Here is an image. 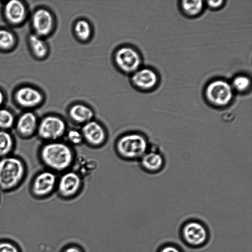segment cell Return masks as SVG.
I'll return each mask as SVG.
<instances>
[{"mask_svg":"<svg viewBox=\"0 0 252 252\" xmlns=\"http://www.w3.org/2000/svg\"><path fill=\"white\" fill-rule=\"evenodd\" d=\"M37 155L45 169L55 173L65 171L73 164L75 160L70 146L60 140L43 142L38 150Z\"/></svg>","mask_w":252,"mask_h":252,"instance_id":"cell-1","label":"cell"},{"mask_svg":"<svg viewBox=\"0 0 252 252\" xmlns=\"http://www.w3.org/2000/svg\"><path fill=\"white\" fill-rule=\"evenodd\" d=\"M28 174L26 161L12 154L0 158V191L9 193L18 189Z\"/></svg>","mask_w":252,"mask_h":252,"instance_id":"cell-2","label":"cell"},{"mask_svg":"<svg viewBox=\"0 0 252 252\" xmlns=\"http://www.w3.org/2000/svg\"><path fill=\"white\" fill-rule=\"evenodd\" d=\"M150 147L148 139L143 134L131 132L124 134L118 138L116 150L122 158L140 159Z\"/></svg>","mask_w":252,"mask_h":252,"instance_id":"cell-3","label":"cell"},{"mask_svg":"<svg viewBox=\"0 0 252 252\" xmlns=\"http://www.w3.org/2000/svg\"><path fill=\"white\" fill-rule=\"evenodd\" d=\"M66 131L67 125L63 118L49 114L39 119L36 136L43 142L59 141Z\"/></svg>","mask_w":252,"mask_h":252,"instance_id":"cell-4","label":"cell"},{"mask_svg":"<svg viewBox=\"0 0 252 252\" xmlns=\"http://www.w3.org/2000/svg\"><path fill=\"white\" fill-rule=\"evenodd\" d=\"M233 89L230 84L222 79L210 82L205 88V96L212 106L221 108L228 106L233 98Z\"/></svg>","mask_w":252,"mask_h":252,"instance_id":"cell-5","label":"cell"},{"mask_svg":"<svg viewBox=\"0 0 252 252\" xmlns=\"http://www.w3.org/2000/svg\"><path fill=\"white\" fill-rule=\"evenodd\" d=\"M58 179L56 173L52 171L47 169L39 171L30 181V194L37 199L48 197L56 189Z\"/></svg>","mask_w":252,"mask_h":252,"instance_id":"cell-6","label":"cell"},{"mask_svg":"<svg viewBox=\"0 0 252 252\" xmlns=\"http://www.w3.org/2000/svg\"><path fill=\"white\" fill-rule=\"evenodd\" d=\"M181 237L184 243L191 248H200L208 242L209 232L202 222L196 220L186 221L181 228Z\"/></svg>","mask_w":252,"mask_h":252,"instance_id":"cell-7","label":"cell"},{"mask_svg":"<svg viewBox=\"0 0 252 252\" xmlns=\"http://www.w3.org/2000/svg\"><path fill=\"white\" fill-rule=\"evenodd\" d=\"M13 99L15 105L23 111H33L42 104L44 96L37 88L25 85L16 89Z\"/></svg>","mask_w":252,"mask_h":252,"instance_id":"cell-8","label":"cell"},{"mask_svg":"<svg viewBox=\"0 0 252 252\" xmlns=\"http://www.w3.org/2000/svg\"><path fill=\"white\" fill-rule=\"evenodd\" d=\"M114 61L122 71L132 74L140 68L142 59L139 52L135 49L123 46L115 52Z\"/></svg>","mask_w":252,"mask_h":252,"instance_id":"cell-9","label":"cell"},{"mask_svg":"<svg viewBox=\"0 0 252 252\" xmlns=\"http://www.w3.org/2000/svg\"><path fill=\"white\" fill-rule=\"evenodd\" d=\"M39 120L33 111H23L16 116L13 129L20 138L30 139L36 134Z\"/></svg>","mask_w":252,"mask_h":252,"instance_id":"cell-10","label":"cell"},{"mask_svg":"<svg viewBox=\"0 0 252 252\" xmlns=\"http://www.w3.org/2000/svg\"><path fill=\"white\" fill-rule=\"evenodd\" d=\"M32 33L44 38L49 35L54 27V18L48 9L40 7L36 9L31 17Z\"/></svg>","mask_w":252,"mask_h":252,"instance_id":"cell-11","label":"cell"},{"mask_svg":"<svg viewBox=\"0 0 252 252\" xmlns=\"http://www.w3.org/2000/svg\"><path fill=\"white\" fill-rule=\"evenodd\" d=\"M82 177L73 170L63 173L58 179L56 189L63 198L76 196L82 187Z\"/></svg>","mask_w":252,"mask_h":252,"instance_id":"cell-12","label":"cell"},{"mask_svg":"<svg viewBox=\"0 0 252 252\" xmlns=\"http://www.w3.org/2000/svg\"><path fill=\"white\" fill-rule=\"evenodd\" d=\"M2 13L8 24L13 26H18L26 20L28 10L26 4L23 1L11 0L3 5Z\"/></svg>","mask_w":252,"mask_h":252,"instance_id":"cell-13","label":"cell"},{"mask_svg":"<svg viewBox=\"0 0 252 252\" xmlns=\"http://www.w3.org/2000/svg\"><path fill=\"white\" fill-rule=\"evenodd\" d=\"M81 131L84 141L91 146L98 147L106 141L107 133L104 127L94 119L83 125Z\"/></svg>","mask_w":252,"mask_h":252,"instance_id":"cell-14","label":"cell"},{"mask_svg":"<svg viewBox=\"0 0 252 252\" xmlns=\"http://www.w3.org/2000/svg\"><path fill=\"white\" fill-rule=\"evenodd\" d=\"M131 81L133 85L138 89L143 91H149L157 85L158 76L152 69L140 68L132 74Z\"/></svg>","mask_w":252,"mask_h":252,"instance_id":"cell-15","label":"cell"},{"mask_svg":"<svg viewBox=\"0 0 252 252\" xmlns=\"http://www.w3.org/2000/svg\"><path fill=\"white\" fill-rule=\"evenodd\" d=\"M140 165L146 172L157 173L163 168L165 159L158 149L150 146L148 151L139 159Z\"/></svg>","mask_w":252,"mask_h":252,"instance_id":"cell-16","label":"cell"},{"mask_svg":"<svg viewBox=\"0 0 252 252\" xmlns=\"http://www.w3.org/2000/svg\"><path fill=\"white\" fill-rule=\"evenodd\" d=\"M68 116L74 123L84 125L93 120L94 112L89 106L76 103L69 108Z\"/></svg>","mask_w":252,"mask_h":252,"instance_id":"cell-17","label":"cell"},{"mask_svg":"<svg viewBox=\"0 0 252 252\" xmlns=\"http://www.w3.org/2000/svg\"><path fill=\"white\" fill-rule=\"evenodd\" d=\"M28 44L32 55L35 59L42 60L48 55L49 47L43 38L32 33L28 37Z\"/></svg>","mask_w":252,"mask_h":252,"instance_id":"cell-18","label":"cell"},{"mask_svg":"<svg viewBox=\"0 0 252 252\" xmlns=\"http://www.w3.org/2000/svg\"><path fill=\"white\" fill-rule=\"evenodd\" d=\"M16 140L11 131L0 130V158L13 154Z\"/></svg>","mask_w":252,"mask_h":252,"instance_id":"cell-19","label":"cell"},{"mask_svg":"<svg viewBox=\"0 0 252 252\" xmlns=\"http://www.w3.org/2000/svg\"><path fill=\"white\" fill-rule=\"evenodd\" d=\"M17 39L15 34L10 30L0 28V51L8 52L16 46Z\"/></svg>","mask_w":252,"mask_h":252,"instance_id":"cell-20","label":"cell"},{"mask_svg":"<svg viewBox=\"0 0 252 252\" xmlns=\"http://www.w3.org/2000/svg\"><path fill=\"white\" fill-rule=\"evenodd\" d=\"M16 119L14 112L10 109L0 108V130L11 131L13 129Z\"/></svg>","mask_w":252,"mask_h":252,"instance_id":"cell-21","label":"cell"},{"mask_svg":"<svg viewBox=\"0 0 252 252\" xmlns=\"http://www.w3.org/2000/svg\"><path fill=\"white\" fill-rule=\"evenodd\" d=\"M181 8L187 16H195L202 11L204 6L202 0H182L181 1Z\"/></svg>","mask_w":252,"mask_h":252,"instance_id":"cell-22","label":"cell"},{"mask_svg":"<svg viewBox=\"0 0 252 252\" xmlns=\"http://www.w3.org/2000/svg\"><path fill=\"white\" fill-rule=\"evenodd\" d=\"M74 31L77 38L82 41L88 40L91 36V25L87 21L84 19H80L75 23Z\"/></svg>","mask_w":252,"mask_h":252,"instance_id":"cell-23","label":"cell"},{"mask_svg":"<svg viewBox=\"0 0 252 252\" xmlns=\"http://www.w3.org/2000/svg\"><path fill=\"white\" fill-rule=\"evenodd\" d=\"M76 165V169L74 171L82 177L86 176L93 171L95 168L94 162L91 158L84 157H80L79 160H74Z\"/></svg>","mask_w":252,"mask_h":252,"instance_id":"cell-24","label":"cell"},{"mask_svg":"<svg viewBox=\"0 0 252 252\" xmlns=\"http://www.w3.org/2000/svg\"><path fill=\"white\" fill-rule=\"evenodd\" d=\"M251 85L250 78L246 75L236 76L232 80L231 86L233 90L243 93L249 90Z\"/></svg>","mask_w":252,"mask_h":252,"instance_id":"cell-25","label":"cell"},{"mask_svg":"<svg viewBox=\"0 0 252 252\" xmlns=\"http://www.w3.org/2000/svg\"><path fill=\"white\" fill-rule=\"evenodd\" d=\"M66 140L71 145L78 146L84 142V139L81 130L71 128L67 130L65 134Z\"/></svg>","mask_w":252,"mask_h":252,"instance_id":"cell-26","label":"cell"},{"mask_svg":"<svg viewBox=\"0 0 252 252\" xmlns=\"http://www.w3.org/2000/svg\"><path fill=\"white\" fill-rule=\"evenodd\" d=\"M0 252H21L17 245L7 240L0 241Z\"/></svg>","mask_w":252,"mask_h":252,"instance_id":"cell-27","label":"cell"},{"mask_svg":"<svg viewBox=\"0 0 252 252\" xmlns=\"http://www.w3.org/2000/svg\"><path fill=\"white\" fill-rule=\"evenodd\" d=\"M158 252H183L177 245L173 244H166L161 246Z\"/></svg>","mask_w":252,"mask_h":252,"instance_id":"cell-28","label":"cell"},{"mask_svg":"<svg viewBox=\"0 0 252 252\" xmlns=\"http://www.w3.org/2000/svg\"><path fill=\"white\" fill-rule=\"evenodd\" d=\"M61 252H85L83 249L78 245L70 244L65 246Z\"/></svg>","mask_w":252,"mask_h":252,"instance_id":"cell-29","label":"cell"},{"mask_svg":"<svg viewBox=\"0 0 252 252\" xmlns=\"http://www.w3.org/2000/svg\"><path fill=\"white\" fill-rule=\"evenodd\" d=\"M207 5L213 9H217L220 7L224 2L223 0H208L206 1Z\"/></svg>","mask_w":252,"mask_h":252,"instance_id":"cell-30","label":"cell"},{"mask_svg":"<svg viewBox=\"0 0 252 252\" xmlns=\"http://www.w3.org/2000/svg\"><path fill=\"white\" fill-rule=\"evenodd\" d=\"M5 101V95L3 92L0 89V108L3 106Z\"/></svg>","mask_w":252,"mask_h":252,"instance_id":"cell-31","label":"cell"}]
</instances>
